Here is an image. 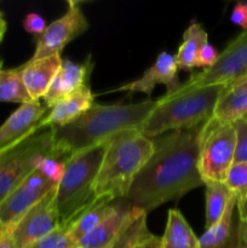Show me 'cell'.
I'll use <instances>...</instances> for the list:
<instances>
[{
	"instance_id": "obj_1",
	"label": "cell",
	"mask_w": 247,
	"mask_h": 248,
	"mask_svg": "<svg viewBox=\"0 0 247 248\" xmlns=\"http://www.w3.org/2000/svg\"><path fill=\"white\" fill-rule=\"evenodd\" d=\"M202 125L152 138L154 153L136 176L126 200L149 213L202 186L198 167Z\"/></svg>"
},
{
	"instance_id": "obj_2",
	"label": "cell",
	"mask_w": 247,
	"mask_h": 248,
	"mask_svg": "<svg viewBox=\"0 0 247 248\" xmlns=\"http://www.w3.org/2000/svg\"><path fill=\"white\" fill-rule=\"evenodd\" d=\"M156 106L147 99L135 104L94 103L68 125L53 128V159L64 162L75 153L106 143L116 133L138 128Z\"/></svg>"
},
{
	"instance_id": "obj_3",
	"label": "cell",
	"mask_w": 247,
	"mask_h": 248,
	"mask_svg": "<svg viewBox=\"0 0 247 248\" xmlns=\"http://www.w3.org/2000/svg\"><path fill=\"white\" fill-rule=\"evenodd\" d=\"M154 153L152 138L138 128L114 135L107 144L94 182V198L126 199L131 184Z\"/></svg>"
},
{
	"instance_id": "obj_4",
	"label": "cell",
	"mask_w": 247,
	"mask_h": 248,
	"mask_svg": "<svg viewBox=\"0 0 247 248\" xmlns=\"http://www.w3.org/2000/svg\"><path fill=\"white\" fill-rule=\"evenodd\" d=\"M224 90L225 85H210L164 94L139 127L140 133L155 138L166 132L202 125L213 116Z\"/></svg>"
},
{
	"instance_id": "obj_5",
	"label": "cell",
	"mask_w": 247,
	"mask_h": 248,
	"mask_svg": "<svg viewBox=\"0 0 247 248\" xmlns=\"http://www.w3.org/2000/svg\"><path fill=\"white\" fill-rule=\"evenodd\" d=\"M108 142L75 153L64 161L62 178L56 186L61 225H69L94 199V182Z\"/></svg>"
},
{
	"instance_id": "obj_6",
	"label": "cell",
	"mask_w": 247,
	"mask_h": 248,
	"mask_svg": "<svg viewBox=\"0 0 247 248\" xmlns=\"http://www.w3.org/2000/svg\"><path fill=\"white\" fill-rule=\"evenodd\" d=\"M53 159V128H39L19 144L0 153V203L41 161Z\"/></svg>"
},
{
	"instance_id": "obj_7",
	"label": "cell",
	"mask_w": 247,
	"mask_h": 248,
	"mask_svg": "<svg viewBox=\"0 0 247 248\" xmlns=\"http://www.w3.org/2000/svg\"><path fill=\"white\" fill-rule=\"evenodd\" d=\"M235 149L236 133L232 124H222L213 116L203 124L198 161L203 184L206 182L224 183L234 164Z\"/></svg>"
},
{
	"instance_id": "obj_8",
	"label": "cell",
	"mask_w": 247,
	"mask_h": 248,
	"mask_svg": "<svg viewBox=\"0 0 247 248\" xmlns=\"http://www.w3.org/2000/svg\"><path fill=\"white\" fill-rule=\"evenodd\" d=\"M247 77V29L230 41L212 68L203 69L182 84L178 90L210 85H229Z\"/></svg>"
},
{
	"instance_id": "obj_9",
	"label": "cell",
	"mask_w": 247,
	"mask_h": 248,
	"mask_svg": "<svg viewBox=\"0 0 247 248\" xmlns=\"http://www.w3.org/2000/svg\"><path fill=\"white\" fill-rule=\"evenodd\" d=\"M89 29V22L79 1H68V10L62 17L48 24L39 35L35 52L31 60H40L53 55H61L63 48Z\"/></svg>"
},
{
	"instance_id": "obj_10",
	"label": "cell",
	"mask_w": 247,
	"mask_h": 248,
	"mask_svg": "<svg viewBox=\"0 0 247 248\" xmlns=\"http://www.w3.org/2000/svg\"><path fill=\"white\" fill-rule=\"evenodd\" d=\"M60 227L55 186L12 227L15 248H28Z\"/></svg>"
},
{
	"instance_id": "obj_11",
	"label": "cell",
	"mask_w": 247,
	"mask_h": 248,
	"mask_svg": "<svg viewBox=\"0 0 247 248\" xmlns=\"http://www.w3.org/2000/svg\"><path fill=\"white\" fill-rule=\"evenodd\" d=\"M57 186L39 169L31 172L0 203V227L12 228L35 203Z\"/></svg>"
},
{
	"instance_id": "obj_12",
	"label": "cell",
	"mask_w": 247,
	"mask_h": 248,
	"mask_svg": "<svg viewBox=\"0 0 247 248\" xmlns=\"http://www.w3.org/2000/svg\"><path fill=\"white\" fill-rule=\"evenodd\" d=\"M94 63L91 55L82 63H74L70 60H62L60 70L53 78L44 96V104L50 110L63 99L73 96L84 87L90 86V77L93 70Z\"/></svg>"
},
{
	"instance_id": "obj_13",
	"label": "cell",
	"mask_w": 247,
	"mask_h": 248,
	"mask_svg": "<svg viewBox=\"0 0 247 248\" xmlns=\"http://www.w3.org/2000/svg\"><path fill=\"white\" fill-rule=\"evenodd\" d=\"M45 104L31 102L22 104L0 126V153L19 144L39 130V123L47 114Z\"/></svg>"
},
{
	"instance_id": "obj_14",
	"label": "cell",
	"mask_w": 247,
	"mask_h": 248,
	"mask_svg": "<svg viewBox=\"0 0 247 248\" xmlns=\"http://www.w3.org/2000/svg\"><path fill=\"white\" fill-rule=\"evenodd\" d=\"M178 67L173 55L167 52H161L157 56L156 61L150 68H148L139 79L123 85L116 91L143 92L148 96H152L155 86L162 84L166 86L167 91L165 94H171L176 92L182 85L178 79Z\"/></svg>"
},
{
	"instance_id": "obj_15",
	"label": "cell",
	"mask_w": 247,
	"mask_h": 248,
	"mask_svg": "<svg viewBox=\"0 0 247 248\" xmlns=\"http://www.w3.org/2000/svg\"><path fill=\"white\" fill-rule=\"evenodd\" d=\"M132 206L126 199L114 200L108 215L79 241V248H107L115 240L127 220Z\"/></svg>"
},
{
	"instance_id": "obj_16",
	"label": "cell",
	"mask_w": 247,
	"mask_h": 248,
	"mask_svg": "<svg viewBox=\"0 0 247 248\" xmlns=\"http://www.w3.org/2000/svg\"><path fill=\"white\" fill-rule=\"evenodd\" d=\"M62 60L61 55H53L40 60H29L21 65L22 79L33 102L44 98L53 78L60 70Z\"/></svg>"
},
{
	"instance_id": "obj_17",
	"label": "cell",
	"mask_w": 247,
	"mask_h": 248,
	"mask_svg": "<svg viewBox=\"0 0 247 248\" xmlns=\"http://www.w3.org/2000/svg\"><path fill=\"white\" fill-rule=\"evenodd\" d=\"M94 104V96L91 87L86 86L74 93L73 96L63 99L47 111L39 123V128H57L68 125L80 115L89 110Z\"/></svg>"
},
{
	"instance_id": "obj_18",
	"label": "cell",
	"mask_w": 247,
	"mask_h": 248,
	"mask_svg": "<svg viewBox=\"0 0 247 248\" xmlns=\"http://www.w3.org/2000/svg\"><path fill=\"white\" fill-rule=\"evenodd\" d=\"M236 199H230L220 219L213 227L206 229L200 237L201 248H240L237 225L234 228Z\"/></svg>"
},
{
	"instance_id": "obj_19",
	"label": "cell",
	"mask_w": 247,
	"mask_h": 248,
	"mask_svg": "<svg viewBox=\"0 0 247 248\" xmlns=\"http://www.w3.org/2000/svg\"><path fill=\"white\" fill-rule=\"evenodd\" d=\"M162 248H201L200 240L176 208L169 210L166 229L161 236Z\"/></svg>"
},
{
	"instance_id": "obj_20",
	"label": "cell",
	"mask_w": 247,
	"mask_h": 248,
	"mask_svg": "<svg viewBox=\"0 0 247 248\" xmlns=\"http://www.w3.org/2000/svg\"><path fill=\"white\" fill-rule=\"evenodd\" d=\"M208 43V35L203 27L193 21L183 34V41L174 55L178 69L193 70L196 68L201 48Z\"/></svg>"
},
{
	"instance_id": "obj_21",
	"label": "cell",
	"mask_w": 247,
	"mask_h": 248,
	"mask_svg": "<svg viewBox=\"0 0 247 248\" xmlns=\"http://www.w3.org/2000/svg\"><path fill=\"white\" fill-rule=\"evenodd\" d=\"M113 201L114 200L108 198H94L90 202V205H87L77 215V217L69 225H67L70 237L77 244H79L80 240L85 235L89 234L108 215L111 208V205H113Z\"/></svg>"
},
{
	"instance_id": "obj_22",
	"label": "cell",
	"mask_w": 247,
	"mask_h": 248,
	"mask_svg": "<svg viewBox=\"0 0 247 248\" xmlns=\"http://www.w3.org/2000/svg\"><path fill=\"white\" fill-rule=\"evenodd\" d=\"M247 114V89L224 90L213 111L222 124H234Z\"/></svg>"
},
{
	"instance_id": "obj_23",
	"label": "cell",
	"mask_w": 247,
	"mask_h": 248,
	"mask_svg": "<svg viewBox=\"0 0 247 248\" xmlns=\"http://www.w3.org/2000/svg\"><path fill=\"white\" fill-rule=\"evenodd\" d=\"M148 213L139 208H132L123 229L107 248H133L152 232L147 225Z\"/></svg>"
},
{
	"instance_id": "obj_24",
	"label": "cell",
	"mask_w": 247,
	"mask_h": 248,
	"mask_svg": "<svg viewBox=\"0 0 247 248\" xmlns=\"http://www.w3.org/2000/svg\"><path fill=\"white\" fill-rule=\"evenodd\" d=\"M0 102L19 103L21 106L33 102L24 86L21 67L11 69L0 67Z\"/></svg>"
},
{
	"instance_id": "obj_25",
	"label": "cell",
	"mask_w": 247,
	"mask_h": 248,
	"mask_svg": "<svg viewBox=\"0 0 247 248\" xmlns=\"http://www.w3.org/2000/svg\"><path fill=\"white\" fill-rule=\"evenodd\" d=\"M206 229L213 227L224 213L232 194L223 182H206Z\"/></svg>"
},
{
	"instance_id": "obj_26",
	"label": "cell",
	"mask_w": 247,
	"mask_h": 248,
	"mask_svg": "<svg viewBox=\"0 0 247 248\" xmlns=\"http://www.w3.org/2000/svg\"><path fill=\"white\" fill-rule=\"evenodd\" d=\"M224 183L236 199V206L241 205L247 198V161L234 162Z\"/></svg>"
},
{
	"instance_id": "obj_27",
	"label": "cell",
	"mask_w": 247,
	"mask_h": 248,
	"mask_svg": "<svg viewBox=\"0 0 247 248\" xmlns=\"http://www.w3.org/2000/svg\"><path fill=\"white\" fill-rule=\"evenodd\" d=\"M28 248H79L77 244L70 237L69 230L64 225H61L56 230H53L47 236L43 237L31 245Z\"/></svg>"
},
{
	"instance_id": "obj_28",
	"label": "cell",
	"mask_w": 247,
	"mask_h": 248,
	"mask_svg": "<svg viewBox=\"0 0 247 248\" xmlns=\"http://www.w3.org/2000/svg\"><path fill=\"white\" fill-rule=\"evenodd\" d=\"M236 133V149H235L234 162L247 161V120L240 119L234 124Z\"/></svg>"
},
{
	"instance_id": "obj_29",
	"label": "cell",
	"mask_w": 247,
	"mask_h": 248,
	"mask_svg": "<svg viewBox=\"0 0 247 248\" xmlns=\"http://www.w3.org/2000/svg\"><path fill=\"white\" fill-rule=\"evenodd\" d=\"M46 177L52 179L53 182L58 184V182L62 178L63 171H64V162L60 161V160L52 159V157H47V159L43 160L41 164L38 167Z\"/></svg>"
},
{
	"instance_id": "obj_30",
	"label": "cell",
	"mask_w": 247,
	"mask_h": 248,
	"mask_svg": "<svg viewBox=\"0 0 247 248\" xmlns=\"http://www.w3.org/2000/svg\"><path fill=\"white\" fill-rule=\"evenodd\" d=\"M218 57H219V53L217 52L215 46L211 45L210 43H207L202 48H201L200 53H199L196 68H203V69L212 68L213 65L217 63Z\"/></svg>"
},
{
	"instance_id": "obj_31",
	"label": "cell",
	"mask_w": 247,
	"mask_h": 248,
	"mask_svg": "<svg viewBox=\"0 0 247 248\" xmlns=\"http://www.w3.org/2000/svg\"><path fill=\"white\" fill-rule=\"evenodd\" d=\"M23 27L26 31L31 34H41L46 29V22L40 15L38 14H28L23 19Z\"/></svg>"
},
{
	"instance_id": "obj_32",
	"label": "cell",
	"mask_w": 247,
	"mask_h": 248,
	"mask_svg": "<svg viewBox=\"0 0 247 248\" xmlns=\"http://www.w3.org/2000/svg\"><path fill=\"white\" fill-rule=\"evenodd\" d=\"M230 19L232 23L236 26L241 27L244 31L247 29V2H237L232 9V15H230Z\"/></svg>"
},
{
	"instance_id": "obj_33",
	"label": "cell",
	"mask_w": 247,
	"mask_h": 248,
	"mask_svg": "<svg viewBox=\"0 0 247 248\" xmlns=\"http://www.w3.org/2000/svg\"><path fill=\"white\" fill-rule=\"evenodd\" d=\"M0 248H15L12 228L0 227Z\"/></svg>"
},
{
	"instance_id": "obj_34",
	"label": "cell",
	"mask_w": 247,
	"mask_h": 248,
	"mask_svg": "<svg viewBox=\"0 0 247 248\" xmlns=\"http://www.w3.org/2000/svg\"><path fill=\"white\" fill-rule=\"evenodd\" d=\"M133 248H162L161 237L155 236V235L152 234L140 242H138Z\"/></svg>"
},
{
	"instance_id": "obj_35",
	"label": "cell",
	"mask_w": 247,
	"mask_h": 248,
	"mask_svg": "<svg viewBox=\"0 0 247 248\" xmlns=\"http://www.w3.org/2000/svg\"><path fill=\"white\" fill-rule=\"evenodd\" d=\"M237 237L240 248H247V220H240L237 223Z\"/></svg>"
},
{
	"instance_id": "obj_36",
	"label": "cell",
	"mask_w": 247,
	"mask_h": 248,
	"mask_svg": "<svg viewBox=\"0 0 247 248\" xmlns=\"http://www.w3.org/2000/svg\"><path fill=\"white\" fill-rule=\"evenodd\" d=\"M237 210V217L240 220H247V198L241 205L236 206Z\"/></svg>"
},
{
	"instance_id": "obj_37",
	"label": "cell",
	"mask_w": 247,
	"mask_h": 248,
	"mask_svg": "<svg viewBox=\"0 0 247 248\" xmlns=\"http://www.w3.org/2000/svg\"><path fill=\"white\" fill-rule=\"evenodd\" d=\"M232 89H247V77L225 86V90H232Z\"/></svg>"
},
{
	"instance_id": "obj_38",
	"label": "cell",
	"mask_w": 247,
	"mask_h": 248,
	"mask_svg": "<svg viewBox=\"0 0 247 248\" xmlns=\"http://www.w3.org/2000/svg\"><path fill=\"white\" fill-rule=\"evenodd\" d=\"M6 29H7L6 21H5L4 16H2V14L0 12V43H1L2 38H4V35H5V33H6Z\"/></svg>"
},
{
	"instance_id": "obj_39",
	"label": "cell",
	"mask_w": 247,
	"mask_h": 248,
	"mask_svg": "<svg viewBox=\"0 0 247 248\" xmlns=\"http://www.w3.org/2000/svg\"><path fill=\"white\" fill-rule=\"evenodd\" d=\"M242 119H244V120H247V114H246V115H245Z\"/></svg>"
},
{
	"instance_id": "obj_40",
	"label": "cell",
	"mask_w": 247,
	"mask_h": 248,
	"mask_svg": "<svg viewBox=\"0 0 247 248\" xmlns=\"http://www.w3.org/2000/svg\"><path fill=\"white\" fill-rule=\"evenodd\" d=\"M1 64H2V63H1V62H0V67H1Z\"/></svg>"
},
{
	"instance_id": "obj_41",
	"label": "cell",
	"mask_w": 247,
	"mask_h": 248,
	"mask_svg": "<svg viewBox=\"0 0 247 248\" xmlns=\"http://www.w3.org/2000/svg\"><path fill=\"white\" fill-rule=\"evenodd\" d=\"M246 2H247V1H246Z\"/></svg>"
}]
</instances>
